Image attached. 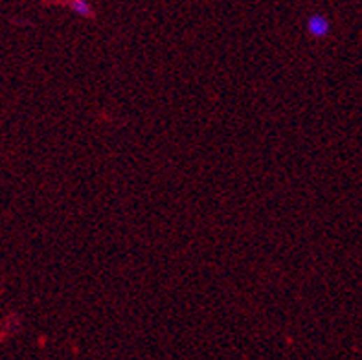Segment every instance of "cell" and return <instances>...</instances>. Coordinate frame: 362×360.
I'll use <instances>...</instances> for the list:
<instances>
[{
    "label": "cell",
    "mask_w": 362,
    "mask_h": 360,
    "mask_svg": "<svg viewBox=\"0 0 362 360\" xmlns=\"http://www.w3.org/2000/svg\"><path fill=\"white\" fill-rule=\"evenodd\" d=\"M329 30H331V24H329V20L326 19L324 15H311L307 19V31L309 36L313 37H326L329 33Z\"/></svg>",
    "instance_id": "6da1fadb"
},
{
    "label": "cell",
    "mask_w": 362,
    "mask_h": 360,
    "mask_svg": "<svg viewBox=\"0 0 362 360\" xmlns=\"http://www.w3.org/2000/svg\"><path fill=\"white\" fill-rule=\"evenodd\" d=\"M68 6L75 15L85 17V19H90V17L94 15V11H92V8H90V4L87 0H70Z\"/></svg>",
    "instance_id": "7a4b0ae2"
}]
</instances>
